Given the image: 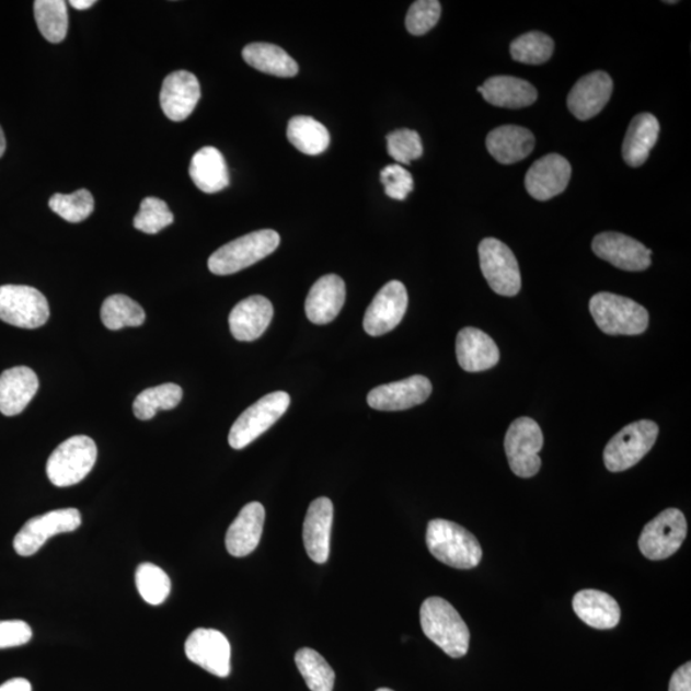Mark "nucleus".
<instances>
[{"instance_id": "nucleus-10", "label": "nucleus", "mask_w": 691, "mask_h": 691, "mask_svg": "<svg viewBox=\"0 0 691 691\" xmlns=\"http://www.w3.org/2000/svg\"><path fill=\"white\" fill-rule=\"evenodd\" d=\"M81 514L76 508H60L30 519L14 537L13 546L22 557L41 551L50 538L72 533L81 527Z\"/></svg>"}, {"instance_id": "nucleus-41", "label": "nucleus", "mask_w": 691, "mask_h": 691, "mask_svg": "<svg viewBox=\"0 0 691 691\" xmlns=\"http://www.w3.org/2000/svg\"><path fill=\"white\" fill-rule=\"evenodd\" d=\"M387 149L394 161L410 164L423 156L421 135L408 128L393 131L387 136Z\"/></svg>"}, {"instance_id": "nucleus-7", "label": "nucleus", "mask_w": 691, "mask_h": 691, "mask_svg": "<svg viewBox=\"0 0 691 691\" xmlns=\"http://www.w3.org/2000/svg\"><path fill=\"white\" fill-rule=\"evenodd\" d=\"M290 402V394L283 391L269 393L256 401L233 423L228 444L233 450H244L285 415Z\"/></svg>"}, {"instance_id": "nucleus-34", "label": "nucleus", "mask_w": 691, "mask_h": 691, "mask_svg": "<svg viewBox=\"0 0 691 691\" xmlns=\"http://www.w3.org/2000/svg\"><path fill=\"white\" fill-rule=\"evenodd\" d=\"M184 391L174 383H164L142 391L134 401V414L139 421L153 419L161 410L178 406Z\"/></svg>"}, {"instance_id": "nucleus-20", "label": "nucleus", "mask_w": 691, "mask_h": 691, "mask_svg": "<svg viewBox=\"0 0 691 691\" xmlns=\"http://www.w3.org/2000/svg\"><path fill=\"white\" fill-rule=\"evenodd\" d=\"M332 523V500L325 497L314 499L303 521L302 538L309 557L316 564H325L330 558Z\"/></svg>"}, {"instance_id": "nucleus-27", "label": "nucleus", "mask_w": 691, "mask_h": 691, "mask_svg": "<svg viewBox=\"0 0 691 691\" xmlns=\"http://www.w3.org/2000/svg\"><path fill=\"white\" fill-rule=\"evenodd\" d=\"M573 609L584 624L598 630L617 627L621 619L619 603L604 591L595 589L580 590L576 594Z\"/></svg>"}, {"instance_id": "nucleus-32", "label": "nucleus", "mask_w": 691, "mask_h": 691, "mask_svg": "<svg viewBox=\"0 0 691 691\" xmlns=\"http://www.w3.org/2000/svg\"><path fill=\"white\" fill-rule=\"evenodd\" d=\"M287 138L292 146L307 156H319L330 147L331 136L325 126L307 116L291 118Z\"/></svg>"}, {"instance_id": "nucleus-42", "label": "nucleus", "mask_w": 691, "mask_h": 691, "mask_svg": "<svg viewBox=\"0 0 691 691\" xmlns=\"http://www.w3.org/2000/svg\"><path fill=\"white\" fill-rule=\"evenodd\" d=\"M440 12H442V7L437 0H417L407 12V32L415 36L427 34L437 25Z\"/></svg>"}, {"instance_id": "nucleus-25", "label": "nucleus", "mask_w": 691, "mask_h": 691, "mask_svg": "<svg viewBox=\"0 0 691 691\" xmlns=\"http://www.w3.org/2000/svg\"><path fill=\"white\" fill-rule=\"evenodd\" d=\"M39 390V379L33 369L16 367L0 376V413L16 416L24 412Z\"/></svg>"}, {"instance_id": "nucleus-37", "label": "nucleus", "mask_w": 691, "mask_h": 691, "mask_svg": "<svg viewBox=\"0 0 691 691\" xmlns=\"http://www.w3.org/2000/svg\"><path fill=\"white\" fill-rule=\"evenodd\" d=\"M136 588L143 601L151 606L164 603L170 597L172 584L163 568L146 562L136 569Z\"/></svg>"}, {"instance_id": "nucleus-13", "label": "nucleus", "mask_w": 691, "mask_h": 691, "mask_svg": "<svg viewBox=\"0 0 691 691\" xmlns=\"http://www.w3.org/2000/svg\"><path fill=\"white\" fill-rule=\"evenodd\" d=\"M408 303L406 287L400 280L384 285L371 301L364 316V330L371 337L383 336L404 319Z\"/></svg>"}, {"instance_id": "nucleus-49", "label": "nucleus", "mask_w": 691, "mask_h": 691, "mask_svg": "<svg viewBox=\"0 0 691 691\" xmlns=\"http://www.w3.org/2000/svg\"><path fill=\"white\" fill-rule=\"evenodd\" d=\"M376 691H393V690H391V689H387V688H381V689H378V690H376Z\"/></svg>"}, {"instance_id": "nucleus-39", "label": "nucleus", "mask_w": 691, "mask_h": 691, "mask_svg": "<svg viewBox=\"0 0 691 691\" xmlns=\"http://www.w3.org/2000/svg\"><path fill=\"white\" fill-rule=\"evenodd\" d=\"M94 205L93 195L83 188L70 195H53L49 200V208L70 223H80L89 218Z\"/></svg>"}, {"instance_id": "nucleus-2", "label": "nucleus", "mask_w": 691, "mask_h": 691, "mask_svg": "<svg viewBox=\"0 0 691 691\" xmlns=\"http://www.w3.org/2000/svg\"><path fill=\"white\" fill-rule=\"evenodd\" d=\"M427 545L433 556L453 568H474L483 557L482 545L474 534L459 523L444 519L429 521Z\"/></svg>"}, {"instance_id": "nucleus-44", "label": "nucleus", "mask_w": 691, "mask_h": 691, "mask_svg": "<svg viewBox=\"0 0 691 691\" xmlns=\"http://www.w3.org/2000/svg\"><path fill=\"white\" fill-rule=\"evenodd\" d=\"M33 630L21 620L0 621V649L20 647L32 641Z\"/></svg>"}, {"instance_id": "nucleus-1", "label": "nucleus", "mask_w": 691, "mask_h": 691, "mask_svg": "<svg viewBox=\"0 0 691 691\" xmlns=\"http://www.w3.org/2000/svg\"><path fill=\"white\" fill-rule=\"evenodd\" d=\"M421 624L425 636L447 656L461 658L467 655L470 644L469 629L460 613L446 599H425L421 609Z\"/></svg>"}, {"instance_id": "nucleus-40", "label": "nucleus", "mask_w": 691, "mask_h": 691, "mask_svg": "<svg viewBox=\"0 0 691 691\" xmlns=\"http://www.w3.org/2000/svg\"><path fill=\"white\" fill-rule=\"evenodd\" d=\"M173 215L163 200L158 197H147L140 205V210L134 219L136 230L148 234H157L173 223Z\"/></svg>"}, {"instance_id": "nucleus-35", "label": "nucleus", "mask_w": 691, "mask_h": 691, "mask_svg": "<svg viewBox=\"0 0 691 691\" xmlns=\"http://www.w3.org/2000/svg\"><path fill=\"white\" fill-rule=\"evenodd\" d=\"M102 322L106 329L118 331L126 326H140L146 322V311L138 302L125 295H112L103 302Z\"/></svg>"}, {"instance_id": "nucleus-30", "label": "nucleus", "mask_w": 691, "mask_h": 691, "mask_svg": "<svg viewBox=\"0 0 691 691\" xmlns=\"http://www.w3.org/2000/svg\"><path fill=\"white\" fill-rule=\"evenodd\" d=\"M659 135L658 119L650 113L637 114L627 128L622 157L630 166H641L656 146Z\"/></svg>"}, {"instance_id": "nucleus-29", "label": "nucleus", "mask_w": 691, "mask_h": 691, "mask_svg": "<svg viewBox=\"0 0 691 691\" xmlns=\"http://www.w3.org/2000/svg\"><path fill=\"white\" fill-rule=\"evenodd\" d=\"M189 177L200 192L216 194L230 185V172L220 151L205 147L197 151L189 163Z\"/></svg>"}, {"instance_id": "nucleus-16", "label": "nucleus", "mask_w": 691, "mask_h": 691, "mask_svg": "<svg viewBox=\"0 0 691 691\" xmlns=\"http://www.w3.org/2000/svg\"><path fill=\"white\" fill-rule=\"evenodd\" d=\"M431 383L427 377L413 376L404 381L377 387L368 394V404L379 412H402L424 404L431 394Z\"/></svg>"}, {"instance_id": "nucleus-4", "label": "nucleus", "mask_w": 691, "mask_h": 691, "mask_svg": "<svg viewBox=\"0 0 691 691\" xmlns=\"http://www.w3.org/2000/svg\"><path fill=\"white\" fill-rule=\"evenodd\" d=\"M279 242V234L273 230L247 233L212 253L208 261L209 270L217 276L234 275L275 253Z\"/></svg>"}, {"instance_id": "nucleus-23", "label": "nucleus", "mask_w": 691, "mask_h": 691, "mask_svg": "<svg viewBox=\"0 0 691 691\" xmlns=\"http://www.w3.org/2000/svg\"><path fill=\"white\" fill-rule=\"evenodd\" d=\"M346 300L344 279L336 275L319 278L310 288L307 301V316L311 323L323 325L334 321Z\"/></svg>"}, {"instance_id": "nucleus-17", "label": "nucleus", "mask_w": 691, "mask_h": 691, "mask_svg": "<svg viewBox=\"0 0 691 691\" xmlns=\"http://www.w3.org/2000/svg\"><path fill=\"white\" fill-rule=\"evenodd\" d=\"M572 178V165L558 154H549L530 166L526 187L535 200L546 201L565 192Z\"/></svg>"}, {"instance_id": "nucleus-6", "label": "nucleus", "mask_w": 691, "mask_h": 691, "mask_svg": "<svg viewBox=\"0 0 691 691\" xmlns=\"http://www.w3.org/2000/svg\"><path fill=\"white\" fill-rule=\"evenodd\" d=\"M658 433V425L652 421L626 425L604 448L603 460L607 470L621 473L635 467L655 446Z\"/></svg>"}, {"instance_id": "nucleus-33", "label": "nucleus", "mask_w": 691, "mask_h": 691, "mask_svg": "<svg viewBox=\"0 0 691 691\" xmlns=\"http://www.w3.org/2000/svg\"><path fill=\"white\" fill-rule=\"evenodd\" d=\"M35 21L45 41L62 43L68 32V11L64 0H36Z\"/></svg>"}, {"instance_id": "nucleus-14", "label": "nucleus", "mask_w": 691, "mask_h": 691, "mask_svg": "<svg viewBox=\"0 0 691 691\" xmlns=\"http://www.w3.org/2000/svg\"><path fill=\"white\" fill-rule=\"evenodd\" d=\"M185 653L193 664L218 678L231 673V644L218 630H194L185 643Z\"/></svg>"}, {"instance_id": "nucleus-3", "label": "nucleus", "mask_w": 691, "mask_h": 691, "mask_svg": "<svg viewBox=\"0 0 691 691\" xmlns=\"http://www.w3.org/2000/svg\"><path fill=\"white\" fill-rule=\"evenodd\" d=\"M589 310L598 329L610 336H637L648 329L647 309L624 296L599 292L590 299Z\"/></svg>"}, {"instance_id": "nucleus-36", "label": "nucleus", "mask_w": 691, "mask_h": 691, "mask_svg": "<svg viewBox=\"0 0 691 691\" xmlns=\"http://www.w3.org/2000/svg\"><path fill=\"white\" fill-rule=\"evenodd\" d=\"M295 663L311 691H333L336 673L316 650L310 648L298 650Z\"/></svg>"}, {"instance_id": "nucleus-43", "label": "nucleus", "mask_w": 691, "mask_h": 691, "mask_svg": "<svg viewBox=\"0 0 691 691\" xmlns=\"http://www.w3.org/2000/svg\"><path fill=\"white\" fill-rule=\"evenodd\" d=\"M381 182L384 186L385 195L393 200H405L414 188L412 173L400 164L387 165L381 172Z\"/></svg>"}, {"instance_id": "nucleus-38", "label": "nucleus", "mask_w": 691, "mask_h": 691, "mask_svg": "<svg viewBox=\"0 0 691 691\" xmlns=\"http://www.w3.org/2000/svg\"><path fill=\"white\" fill-rule=\"evenodd\" d=\"M554 50V43L549 35L539 32L523 34L511 44V56L516 62L543 65Z\"/></svg>"}, {"instance_id": "nucleus-48", "label": "nucleus", "mask_w": 691, "mask_h": 691, "mask_svg": "<svg viewBox=\"0 0 691 691\" xmlns=\"http://www.w3.org/2000/svg\"><path fill=\"white\" fill-rule=\"evenodd\" d=\"M5 148H7L5 136L2 130V127H0V158H2L3 154L5 153Z\"/></svg>"}, {"instance_id": "nucleus-18", "label": "nucleus", "mask_w": 691, "mask_h": 691, "mask_svg": "<svg viewBox=\"0 0 691 691\" xmlns=\"http://www.w3.org/2000/svg\"><path fill=\"white\" fill-rule=\"evenodd\" d=\"M613 82L609 73L591 72L575 83L567 96L568 111L580 120H588L601 113L609 103Z\"/></svg>"}, {"instance_id": "nucleus-22", "label": "nucleus", "mask_w": 691, "mask_h": 691, "mask_svg": "<svg viewBox=\"0 0 691 691\" xmlns=\"http://www.w3.org/2000/svg\"><path fill=\"white\" fill-rule=\"evenodd\" d=\"M456 356L460 367L469 373L492 369L499 361L496 342L487 333L473 326H467L459 332L456 339Z\"/></svg>"}, {"instance_id": "nucleus-24", "label": "nucleus", "mask_w": 691, "mask_h": 691, "mask_svg": "<svg viewBox=\"0 0 691 691\" xmlns=\"http://www.w3.org/2000/svg\"><path fill=\"white\" fill-rule=\"evenodd\" d=\"M265 521L264 506L247 504L226 534V549L233 557H245L260 545Z\"/></svg>"}, {"instance_id": "nucleus-46", "label": "nucleus", "mask_w": 691, "mask_h": 691, "mask_svg": "<svg viewBox=\"0 0 691 691\" xmlns=\"http://www.w3.org/2000/svg\"><path fill=\"white\" fill-rule=\"evenodd\" d=\"M0 691H33V688L28 680L18 678L2 683Z\"/></svg>"}, {"instance_id": "nucleus-19", "label": "nucleus", "mask_w": 691, "mask_h": 691, "mask_svg": "<svg viewBox=\"0 0 691 691\" xmlns=\"http://www.w3.org/2000/svg\"><path fill=\"white\" fill-rule=\"evenodd\" d=\"M201 96L200 83L196 76L187 71H176L166 76L162 91L161 105L166 117L181 123L196 108Z\"/></svg>"}, {"instance_id": "nucleus-47", "label": "nucleus", "mask_w": 691, "mask_h": 691, "mask_svg": "<svg viewBox=\"0 0 691 691\" xmlns=\"http://www.w3.org/2000/svg\"><path fill=\"white\" fill-rule=\"evenodd\" d=\"M68 4L72 5L74 10L87 11L95 4V0H71Z\"/></svg>"}, {"instance_id": "nucleus-12", "label": "nucleus", "mask_w": 691, "mask_h": 691, "mask_svg": "<svg viewBox=\"0 0 691 691\" xmlns=\"http://www.w3.org/2000/svg\"><path fill=\"white\" fill-rule=\"evenodd\" d=\"M481 269L493 291L513 298L521 290L518 260L510 247L497 239H484L480 245Z\"/></svg>"}, {"instance_id": "nucleus-15", "label": "nucleus", "mask_w": 691, "mask_h": 691, "mask_svg": "<svg viewBox=\"0 0 691 691\" xmlns=\"http://www.w3.org/2000/svg\"><path fill=\"white\" fill-rule=\"evenodd\" d=\"M591 249L598 257L622 270L642 272L650 267L652 250L626 234L599 233L591 242Z\"/></svg>"}, {"instance_id": "nucleus-9", "label": "nucleus", "mask_w": 691, "mask_h": 691, "mask_svg": "<svg viewBox=\"0 0 691 691\" xmlns=\"http://www.w3.org/2000/svg\"><path fill=\"white\" fill-rule=\"evenodd\" d=\"M50 315L48 300L34 287L0 286V321L19 329H41Z\"/></svg>"}, {"instance_id": "nucleus-31", "label": "nucleus", "mask_w": 691, "mask_h": 691, "mask_svg": "<svg viewBox=\"0 0 691 691\" xmlns=\"http://www.w3.org/2000/svg\"><path fill=\"white\" fill-rule=\"evenodd\" d=\"M242 57L249 66L263 73L277 78H293L299 73V65L278 45L253 43L242 50Z\"/></svg>"}, {"instance_id": "nucleus-21", "label": "nucleus", "mask_w": 691, "mask_h": 691, "mask_svg": "<svg viewBox=\"0 0 691 691\" xmlns=\"http://www.w3.org/2000/svg\"><path fill=\"white\" fill-rule=\"evenodd\" d=\"M272 302L264 296L255 295L242 300L230 314V330L238 341L252 342L263 336L273 319Z\"/></svg>"}, {"instance_id": "nucleus-45", "label": "nucleus", "mask_w": 691, "mask_h": 691, "mask_svg": "<svg viewBox=\"0 0 691 691\" xmlns=\"http://www.w3.org/2000/svg\"><path fill=\"white\" fill-rule=\"evenodd\" d=\"M668 691H691V664L682 665L670 680Z\"/></svg>"}, {"instance_id": "nucleus-26", "label": "nucleus", "mask_w": 691, "mask_h": 691, "mask_svg": "<svg viewBox=\"0 0 691 691\" xmlns=\"http://www.w3.org/2000/svg\"><path fill=\"white\" fill-rule=\"evenodd\" d=\"M490 104L499 108L520 110L534 104L537 89L530 82L514 76H495L477 88Z\"/></svg>"}, {"instance_id": "nucleus-5", "label": "nucleus", "mask_w": 691, "mask_h": 691, "mask_svg": "<svg viewBox=\"0 0 691 691\" xmlns=\"http://www.w3.org/2000/svg\"><path fill=\"white\" fill-rule=\"evenodd\" d=\"M97 448L88 436H74L60 444L47 462V475L56 487L66 488L79 484L93 470Z\"/></svg>"}, {"instance_id": "nucleus-8", "label": "nucleus", "mask_w": 691, "mask_h": 691, "mask_svg": "<svg viewBox=\"0 0 691 691\" xmlns=\"http://www.w3.org/2000/svg\"><path fill=\"white\" fill-rule=\"evenodd\" d=\"M544 438L539 424L530 417H519L508 428L505 438V451L508 464L515 475L533 477L542 467L539 452Z\"/></svg>"}, {"instance_id": "nucleus-11", "label": "nucleus", "mask_w": 691, "mask_h": 691, "mask_svg": "<svg viewBox=\"0 0 691 691\" xmlns=\"http://www.w3.org/2000/svg\"><path fill=\"white\" fill-rule=\"evenodd\" d=\"M687 534L686 516L678 508H667L644 527L640 550L650 561L666 560L680 550Z\"/></svg>"}, {"instance_id": "nucleus-28", "label": "nucleus", "mask_w": 691, "mask_h": 691, "mask_svg": "<svg viewBox=\"0 0 691 691\" xmlns=\"http://www.w3.org/2000/svg\"><path fill=\"white\" fill-rule=\"evenodd\" d=\"M535 146L534 135L520 126H500L491 131L487 138L490 154L503 164L522 161Z\"/></svg>"}]
</instances>
